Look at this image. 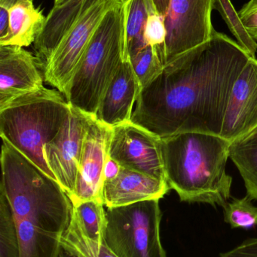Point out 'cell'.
Segmentation results:
<instances>
[{"label": "cell", "instance_id": "6da1fadb", "mask_svg": "<svg viewBox=\"0 0 257 257\" xmlns=\"http://www.w3.org/2000/svg\"><path fill=\"white\" fill-rule=\"evenodd\" d=\"M250 57L214 30L141 89L131 121L160 139L189 132L220 136L232 87Z\"/></svg>", "mask_w": 257, "mask_h": 257}, {"label": "cell", "instance_id": "7a4b0ae2", "mask_svg": "<svg viewBox=\"0 0 257 257\" xmlns=\"http://www.w3.org/2000/svg\"><path fill=\"white\" fill-rule=\"evenodd\" d=\"M0 191L15 217L21 257H58L73 205L54 178L3 141Z\"/></svg>", "mask_w": 257, "mask_h": 257}, {"label": "cell", "instance_id": "3957f363", "mask_svg": "<svg viewBox=\"0 0 257 257\" xmlns=\"http://www.w3.org/2000/svg\"><path fill=\"white\" fill-rule=\"evenodd\" d=\"M230 142L208 133H178L161 139L166 181L181 202L223 207L231 196L226 173Z\"/></svg>", "mask_w": 257, "mask_h": 257}, {"label": "cell", "instance_id": "277c9868", "mask_svg": "<svg viewBox=\"0 0 257 257\" xmlns=\"http://www.w3.org/2000/svg\"><path fill=\"white\" fill-rule=\"evenodd\" d=\"M69 110L70 104L57 89L44 87L17 98L0 108L2 139L56 180L47 164L44 148L57 136Z\"/></svg>", "mask_w": 257, "mask_h": 257}, {"label": "cell", "instance_id": "5b68a950", "mask_svg": "<svg viewBox=\"0 0 257 257\" xmlns=\"http://www.w3.org/2000/svg\"><path fill=\"white\" fill-rule=\"evenodd\" d=\"M125 2L115 6L97 29L63 93L72 106L95 115L106 89L126 53Z\"/></svg>", "mask_w": 257, "mask_h": 257}, {"label": "cell", "instance_id": "8992f818", "mask_svg": "<svg viewBox=\"0 0 257 257\" xmlns=\"http://www.w3.org/2000/svg\"><path fill=\"white\" fill-rule=\"evenodd\" d=\"M159 200L107 208L105 241L117 257H167L160 238Z\"/></svg>", "mask_w": 257, "mask_h": 257}, {"label": "cell", "instance_id": "52a82bcc", "mask_svg": "<svg viewBox=\"0 0 257 257\" xmlns=\"http://www.w3.org/2000/svg\"><path fill=\"white\" fill-rule=\"evenodd\" d=\"M125 0H98L62 38L44 66L45 82L64 93L97 29L112 9Z\"/></svg>", "mask_w": 257, "mask_h": 257}, {"label": "cell", "instance_id": "ba28073f", "mask_svg": "<svg viewBox=\"0 0 257 257\" xmlns=\"http://www.w3.org/2000/svg\"><path fill=\"white\" fill-rule=\"evenodd\" d=\"M213 9V0H170L164 16V66L211 39Z\"/></svg>", "mask_w": 257, "mask_h": 257}, {"label": "cell", "instance_id": "9c48e42d", "mask_svg": "<svg viewBox=\"0 0 257 257\" xmlns=\"http://www.w3.org/2000/svg\"><path fill=\"white\" fill-rule=\"evenodd\" d=\"M109 155L121 167L166 181L161 139L131 121L113 127Z\"/></svg>", "mask_w": 257, "mask_h": 257}, {"label": "cell", "instance_id": "30bf717a", "mask_svg": "<svg viewBox=\"0 0 257 257\" xmlns=\"http://www.w3.org/2000/svg\"><path fill=\"white\" fill-rule=\"evenodd\" d=\"M90 116L70 105L69 114L57 136L44 148L48 168L69 199L75 189Z\"/></svg>", "mask_w": 257, "mask_h": 257}, {"label": "cell", "instance_id": "8fae6325", "mask_svg": "<svg viewBox=\"0 0 257 257\" xmlns=\"http://www.w3.org/2000/svg\"><path fill=\"white\" fill-rule=\"evenodd\" d=\"M112 136L113 127L103 123L95 115L90 116L75 189L70 197L72 205L89 200L104 202V169L110 158Z\"/></svg>", "mask_w": 257, "mask_h": 257}, {"label": "cell", "instance_id": "7c38bea8", "mask_svg": "<svg viewBox=\"0 0 257 257\" xmlns=\"http://www.w3.org/2000/svg\"><path fill=\"white\" fill-rule=\"evenodd\" d=\"M257 128V59L250 57L232 87L220 136L232 142Z\"/></svg>", "mask_w": 257, "mask_h": 257}, {"label": "cell", "instance_id": "4fadbf2b", "mask_svg": "<svg viewBox=\"0 0 257 257\" xmlns=\"http://www.w3.org/2000/svg\"><path fill=\"white\" fill-rule=\"evenodd\" d=\"M37 57L14 45H0V108L24 95L40 90L43 75Z\"/></svg>", "mask_w": 257, "mask_h": 257}, {"label": "cell", "instance_id": "5bb4252c", "mask_svg": "<svg viewBox=\"0 0 257 257\" xmlns=\"http://www.w3.org/2000/svg\"><path fill=\"white\" fill-rule=\"evenodd\" d=\"M141 89L131 61L124 60L106 89L95 117L111 127L131 121Z\"/></svg>", "mask_w": 257, "mask_h": 257}, {"label": "cell", "instance_id": "9a60e30c", "mask_svg": "<svg viewBox=\"0 0 257 257\" xmlns=\"http://www.w3.org/2000/svg\"><path fill=\"white\" fill-rule=\"evenodd\" d=\"M170 190L167 181L121 167L119 174L104 182L103 200L107 208L126 206L162 199Z\"/></svg>", "mask_w": 257, "mask_h": 257}, {"label": "cell", "instance_id": "2e32d148", "mask_svg": "<svg viewBox=\"0 0 257 257\" xmlns=\"http://www.w3.org/2000/svg\"><path fill=\"white\" fill-rule=\"evenodd\" d=\"M9 25L6 36L0 38V45L21 48L34 43L43 30L46 17L33 2L25 1L9 9Z\"/></svg>", "mask_w": 257, "mask_h": 257}, {"label": "cell", "instance_id": "e0dca14e", "mask_svg": "<svg viewBox=\"0 0 257 257\" xmlns=\"http://www.w3.org/2000/svg\"><path fill=\"white\" fill-rule=\"evenodd\" d=\"M229 158L244 180L247 196L257 201V128L231 142Z\"/></svg>", "mask_w": 257, "mask_h": 257}, {"label": "cell", "instance_id": "ac0fdd59", "mask_svg": "<svg viewBox=\"0 0 257 257\" xmlns=\"http://www.w3.org/2000/svg\"><path fill=\"white\" fill-rule=\"evenodd\" d=\"M125 7L126 53L130 60L147 46L144 39L145 27L149 15L156 11L151 0H126Z\"/></svg>", "mask_w": 257, "mask_h": 257}, {"label": "cell", "instance_id": "d6986e66", "mask_svg": "<svg viewBox=\"0 0 257 257\" xmlns=\"http://www.w3.org/2000/svg\"><path fill=\"white\" fill-rule=\"evenodd\" d=\"M104 202L84 201L73 204L71 219L88 238L97 242H105L107 211Z\"/></svg>", "mask_w": 257, "mask_h": 257}, {"label": "cell", "instance_id": "ffe728a7", "mask_svg": "<svg viewBox=\"0 0 257 257\" xmlns=\"http://www.w3.org/2000/svg\"><path fill=\"white\" fill-rule=\"evenodd\" d=\"M62 248L78 257H117L105 242L88 238L71 219L60 241Z\"/></svg>", "mask_w": 257, "mask_h": 257}, {"label": "cell", "instance_id": "44dd1931", "mask_svg": "<svg viewBox=\"0 0 257 257\" xmlns=\"http://www.w3.org/2000/svg\"><path fill=\"white\" fill-rule=\"evenodd\" d=\"M0 257H21L18 229L12 207L0 191Z\"/></svg>", "mask_w": 257, "mask_h": 257}, {"label": "cell", "instance_id": "7402d4cb", "mask_svg": "<svg viewBox=\"0 0 257 257\" xmlns=\"http://www.w3.org/2000/svg\"><path fill=\"white\" fill-rule=\"evenodd\" d=\"M213 9L220 12L237 43L251 57H256L257 43L243 25L239 15L230 0H213Z\"/></svg>", "mask_w": 257, "mask_h": 257}, {"label": "cell", "instance_id": "603a6c76", "mask_svg": "<svg viewBox=\"0 0 257 257\" xmlns=\"http://www.w3.org/2000/svg\"><path fill=\"white\" fill-rule=\"evenodd\" d=\"M251 201L247 196L234 198L223 207L225 222L232 229H251L257 226V207Z\"/></svg>", "mask_w": 257, "mask_h": 257}, {"label": "cell", "instance_id": "cb8c5ba5", "mask_svg": "<svg viewBox=\"0 0 257 257\" xmlns=\"http://www.w3.org/2000/svg\"><path fill=\"white\" fill-rule=\"evenodd\" d=\"M134 73L143 88L161 70L164 65L154 48L146 46L130 58Z\"/></svg>", "mask_w": 257, "mask_h": 257}, {"label": "cell", "instance_id": "d4e9b609", "mask_svg": "<svg viewBox=\"0 0 257 257\" xmlns=\"http://www.w3.org/2000/svg\"><path fill=\"white\" fill-rule=\"evenodd\" d=\"M144 39L147 46L156 51L164 66V45L166 39V28L164 17L152 12L146 21L144 30Z\"/></svg>", "mask_w": 257, "mask_h": 257}, {"label": "cell", "instance_id": "484cf974", "mask_svg": "<svg viewBox=\"0 0 257 257\" xmlns=\"http://www.w3.org/2000/svg\"><path fill=\"white\" fill-rule=\"evenodd\" d=\"M243 25L257 42V0H250L238 12Z\"/></svg>", "mask_w": 257, "mask_h": 257}, {"label": "cell", "instance_id": "4316f807", "mask_svg": "<svg viewBox=\"0 0 257 257\" xmlns=\"http://www.w3.org/2000/svg\"><path fill=\"white\" fill-rule=\"evenodd\" d=\"M220 257H257V238H249Z\"/></svg>", "mask_w": 257, "mask_h": 257}, {"label": "cell", "instance_id": "83f0119b", "mask_svg": "<svg viewBox=\"0 0 257 257\" xmlns=\"http://www.w3.org/2000/svg\"><path fill=\"white\" fill-rule=\"evenodd\" d=\"M120 169L121 166L110 157L106 163L105 169H104L105 181L115 178L119 174Z\"/></svg>", "mask_w": 257, "mask_h": 257}, {"label": "cell", "instance_id": "f1b7e54d", "mask_svg": "<svg viewBox=\"0 0 257 257\" xmlns=\"http://www.w3.org/2000/svg\"><path fill=\"white\" fill-rule=\"evenodd\" d=\"M9 25V12L8 9L0 7V38L6 36Z\"/></svg>", "mask_w": 257, "mask_h": 257}, {"label": "cell", "instance_id": "f546056e", "mask_svg": "<svg viewBox=\"0 0 257 257\" xmlns=\"http://www.w3.org/2000/svg\"><path fill=\"white\" fill-rule=\"evenodd\" d=\"M158 15L165 16L170 0H151Z\"/></svg>", "mask_w": 257, "mask_h": 257}, {"label": "cell", "instance_id": "4dcf8cb0", "mask_svg": "<svg viewBox=\"0 0 257 257\" xmlns=\"http://www.w3.org/2000/svg\"><path fill=\"white\" fill-rule=\"evenodd\" d=\"M25 1L33 2V0H0V7L5 8L9 10L13 6Z\"/></svg>", "mask_w": 257, "mask_h": 257}, {"label": "cell", "instance_id": "1f68e13d", "mask_svg": "<svg viewBox=\"0 0 257 257\" xmlns=\"http://www.w3.org/2000/svg\"><path fill=\"white\" fill-rule=\"evenodd\" d=\"M58 257H78L75 256V255L72 254V253H69V252L65 250L64 249L62 248L60 250V254Z\"/></svg>", "mask_w": 257, "mask_h": 257}, {"label": "cell", "instance_id": "d6a6232c", "mask_svg": "<svg viewBox=\"0 0 257 257\" xmlns=\"http://www.w3.org/2000/svg\"><path fill=\"white\" fill-rule=\"evenodd\" d=\"M66 1V0H54V6H57V5L61 4L63 2Z\"/></svg>", "mask_w": 257, "mask_h": 257}]
</instances>
